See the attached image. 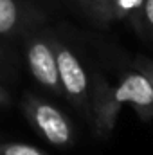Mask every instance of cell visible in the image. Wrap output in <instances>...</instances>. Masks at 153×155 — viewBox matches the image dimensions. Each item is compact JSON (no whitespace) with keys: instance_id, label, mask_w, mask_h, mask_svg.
<instances>
[{"instance_id":"obj_1","label":"cell","mask_w":153,"mask_h":155,"mask_svg":"<svg viewBox=\"0 0 153 155\" xmlns=\"http://www.w3.org/2000/svg\"><path fill=\"white\" fill-rule=\"evenodd\" d=\"M124 103L132 105L142 121L153 119L151 83L139 69L122 74L115 87L108 85L101 76H94L90 79V123L94 124L97 135L106 137L112 134Z\"/></svg>"},{"instance_id":"obj_2","label":"cell","mask_w":153,"mask_h":155,"mask_svg":"<svg viewBox=\"0 0 153 155\" xmlns=\"http://www.w3.org/2000/svg\"><path fill=\"white\" fill-rule=\"evenodd\" d=\"M56 65H58V76L63 96L85 116L92 121V110H90V78L86 74L85 67L77 60L72 49H69L63 41L58 38H50Z\"/></svg>"},{"instance_id":"obj_3","label":"cell","mask_w":153,"mask_h":155,"mask_svg":"<svg viewBox=\"0 0 153 155\" xmlns=\"http://www.w3.org/2000/svg\"><path fill=\"white\" fill-rule=\"evenodd\" d=\"M24 112L40 135L52 146H67L72 141L70 121L60 108H56L49 101L27 96L24 101Z\"/></svg>"},{"instance_id":"obj_4","label":"cell","mask_w":153,"mask_h":155,"mask_svg":"<svg viewBox=\"0 0 153 155\" xmlns=\"http://www.w3.org/2000/svg\"><path fill=\"white\" fill-rule=\"evenodd\" d=\"M25 60H27V67H29L33 78L43 88L63 96L50 38L33 36V38L27 40L25 41Z\"/></svg>"},{"instance_id":"obj_5","label":"cell","mask_w":153,"mask_h":155,"mask_svg":"<svg viewBox=\"0 0 153 155\" xmlns=\"http://www.w3.org/2000/svg\"><path fill=\"white\" fill-rule=\"evenodd\" d=\"M24 7L18 0H0V36H11L24 25Z\"/></svg>"},{"instance_id":"obj_6","label":"cell","mask_w":153,"mask_h":155,"mask_svg":"<svg viewBox=\"0 0 153 155\" xmlns=\"http://www.w3.org/2000/svg\"><path fill=\"white\" fill-rule=\"evenodd\" d=\"M144 0H110L108 20H128L135 24Z\"/></svg>"},{"instance_id":"obj_7","label":"cell","mask_w":153,"mask_h":155,"mask_svg":"<svg viewBox=\"0 0 153 155\" xmlns=\"http://www.w3.org/2000/svg\"><path fill=\"white\" fill-rule=\"evenodd\" d=\"M141 33L148 35L150 38H153V0H144L142 9L133 24Z\"/></svg>"},{"instance_id":"obj_8","label":"cell","mask_w":153,"mask_h":155,"mask_svg":"<svg viewBox=\"0 0 153 155\" xmlns=\"http://www.w3.org/2000/svg\"><path fill=\"white\" fill-rule=\"evenodd\" d=\"M0 155H47L43 150L24 143H4L0 144Z\"/></svg>"},{"instance_id":"obj_9","label":"cell","mask_w":153,"mask_h":155,"mask_svg":"<svg viewBox=\"0 0 153 155\" xmlns=\"http://www.w3.org/2000/svg\"><path fill=\"white\" fill-rule=\"evenodd\" d=\"M85 7H88L92 13L99 15L103 20H108V4L110 0H77Z\"/></svg>"},{"instance_id":"obj_10","label":"cell","mask_w":153,"mask_h":155,"mask_svg":"<svg viewBox=\"0 0 153 155\" xmlns=\"http://www.w3.org/2000/svg\"><path fill=\"white\" fill-rule=\"evenodd\" d=\"M135 69H139L144 76L148 78V81L151 83V88H153V61L151 60H137V63H135Z\"/></svg>"},{"instance_id":"obj_11","label":"cell","mask_w":153,"mask_h":155,"mask_svg":"<svg viewBox=\"0 0 153 155\" xmlns=\"http://www.w3.org/2000/svg\"><path fill=\"white\" fill-rule=\"evenodd\" d=\"M11 103V97H9V92L0 85V105H9Z\"/></svg>"}]
</instances>
